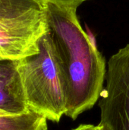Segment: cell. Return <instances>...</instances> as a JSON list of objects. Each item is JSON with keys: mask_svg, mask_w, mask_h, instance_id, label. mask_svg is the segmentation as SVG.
<instances>
[{"mask_svg": "<svg viewBox=\"0 0 129 130\" xmlns=\"http://www.w3.org/2000/svg\"><path fill=\"white\" fill-rule=\"evenodd\" d=\"M46 5L48 34L65 87V116L75 120L99 100L106 80V62L82 29L76 9Z\"/></svg>", "mask_w": 129, "mask_h": 130, "instance_id": "1", "label": "cell"}, {"mask_svg": "<svg viewBox=\"0 0 129 130\" xmlns=\"http://www.w3.org/2000/svg\"><path fill=\"white\" fill-rule=\"evenodd\" d=\"M37 53L19 59L18 70L30 110L59 123L66 112L63 76L48 31L38 43Z\"/></svg>", "mask_w": 129, "mask_h": 130, "instance_id": "2", "label": "cell"}, {"mask_svg": "<svg viewBox=\"0 0 129 130\" xmlns=\"http://www.w3.org/2000/svg\"><path fill=\"white\" fill-rule=\"evenodd\" d=\"M48 31L47 5L40 0H0V59L36 54Z\"/></svg>", "mask_w": 129, "mask_h": 130, "instance_id": "3", "label": "cell"}, {"mask_svg": "<svg viewBox=\"0 0 129 130\" xmlns=\"http://www.w3.org/2000/svg\"><path fill=\"white\" fill-rule=\"evenodd\" d=\"M100 98V124L129 130V44L112 56Z\"/></svg>", "mask_w": 129, "mask_h": 130, "instance_id": "4", "label": "cell"}, {"mask_svg": "<svg viewBox=\"0 0 129 130\" xmlns=\"http://www.w3.org/2000/svg\"><path fill=\"white\" fill-rule=\"evenodd\" d=\"M18 62L19 59H0V110L7 115L22 114L30 110Z\"/></svg>", "mask_w": 129, "mask_h": 130, "instance_id": "5", "label": "cell"}, {"mask_svg": "<svg viewBox=\"0 0 129 130\" xmlns=\"http://www.w3.org/2000/svg\"><path fill=\"white\" fill-rule=\"evenodd\" d=\"M47 119L31 110L17 115H7L0 110V130H46Z\"/></svg>", "mask_w": 129, "mask_h": 130, "instance_id": "6", "label": "cell"}, {"mask_svg": "<svg viewBox=\"0 0 129 130\" xmlns=\"http://www.w3.org/2000/svg\"><path fill=\"white\" fill-rule=\"evenodd\" d=\"M47 4H52L59 7L76 9L80 6L83 2L87 0H40Z\"/></svg>", "mask_w": 129, "mask_h": 130, "instance_id": "7", "label": "cell"}, {"mask_svg": "<svg viewBox=\"0 0 129 130\" xmlns=\"http://www.w3.org/2000/svg\"><path fill=\"white\" fill-rule=\"evenodd\" d=\"M72 130H99V125L94 126L91 124H84Z\"/></svg>", "mask_w": 129, "mask_h": 130, "instance_id": "8", "label": "cell"}, {"mask_svg": "<svg viewBox=\"0 0 129 130\" xmlns=\"http://www.w3.org/2000/svg\"><path fill=\"white\" fill-rule=\"evenodd\" d=\"M99 130H112L108 126L104 124H99Z\"/></svg>", "mask_w": 129, "mask_h": 130, "instance_id": "9", "label": "cell"}]
</instances>
